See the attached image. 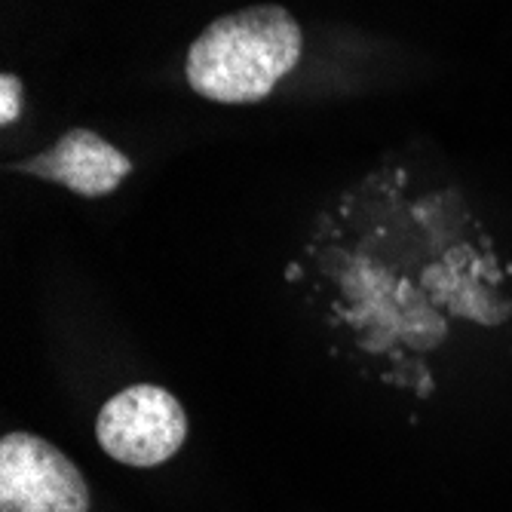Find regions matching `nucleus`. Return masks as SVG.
<instances>
[{
	"label": "nucleus",
	"instance_id": "obj_1",
	"mask_svg": "<svg viewBox=\"0 0 512 512\" xmlns=\"http://www.w3.org/2000/svg\"><path fill=\"white\" fill-rule=\"evenodd\" d=\"M304 34L286 7L258 4L215 19L188 50L184 74L197 96L218 105L264 102L295 71Z\"/></svg>",
	"mask_w": 512,
	"mask_h": 512
},
{
	"label": "nucleus",
	"instance_id": "obj_2",
	"mask_svg": "<svg viewBox=\"0 0 512 512\" xmlns=\"http://www.w3.org/2000/svg\"><path fill=\"white\" fill-rule=\"evenodd\" d=\"M96 439L108 457L126 467H160L188 439V414L166 387L135 384L105 402Z\"/></svg>",
	"mask_w": 512,
	"mask_h": 512
},
{
	"label": "nucleus",
	"instance_id": "obj_3",
	"mask_svg": "<svg viewBox=\"0 0 512 512\" xmlns=\"http://www.w3.org/2000/svg\"><path fill=\"white\" fill-rule=\"evenodd\" d=\"M0 512H89L77 463L31 433L0 439Z\"/></svg>",
	"mask_w": 512,
	"mask_h": 512
},
{
	"label": "nucleus",
	"instance_id": "obj_4",
	"mask_svg": "<svg viewBox=\"0 0 512 512\" xmlns=\"http://www.w3.org/2000/svg\"><path fill=\"white\" fill-rule=\"evenodd\" d=\"M16 169L96 200L120 188V181L132 172V160L92 129H71L50 151L19 163Z\"/></svg>",
	"mask_w": 512,
	"mask_h": 512
},
{
	"label": "nucleus",
	"instance_id": "obj_5",
	"mask_svg": "<svg viewBox=\"0 0 512 512\" xmlns=\"http://www.w3.org/2000/svg\"><path fill=\"white\" fill-rule=\"evenodd\" d=\"M22 114V80L16 74L0 77V126H10Z\"/></svg>",
	"mask_w": 512,
	"mask_h": 512
}]
</instances>
